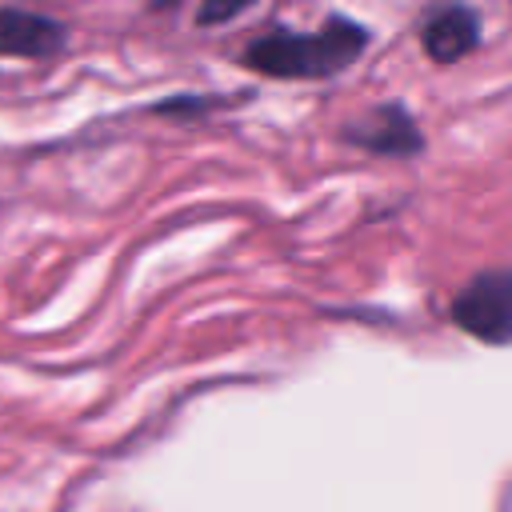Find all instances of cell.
I'll return each instance as SVG.
<instances>
[{"label":"cell","mask_w":512,"mask_h":512,"mask_svg":"<svg viewBox=\"0 0 512 512\" xmlns=\"http://www.w3.org/2000/svg\"><path fill=\"white\" fill-rule=\"evenodd\" d=\"M368 44V32L348 20V16H332L320 32H288V28H272L264 36H256L244 48V60L252 72L260 76H276V80H316V76H332L340 68H348Z\"/></svg>","instance_id":"1"},{"label":"cell","mask_w":512,"mask_h":512,"mask_svg":"<svg viewBox=\"0 0 512 512\" xmlns=\"http://www.w3.org/2000/svg\"><path fill=\"white\" fill-rule=\"evenodd\" d=\"M452 320L484 344H512V268L472 276L452 300Z\"/></svg>","instance_id":"2"},{"label":"cell","mask_w":512,"mask_h":512,"mask_svg":"<svg viewBox=\"0 0 512 512\" xmlns=\"http://www.w3.org/2000/svg\"><path fill=\"white\" fill-rule=\"evenodd\" d=\"M64 44V24L28 8H0V56H24L40 60L60 52Z\"/></svg>","instance_id":"3"},{"label":"cell","mask_w":512,"mask_h":512,"mask_svg":"<svg viewBox=\"0 0 512 512\" xmlns=\"http://www.w3.org/2000/svg\"><path fill=\"white\" fill-rule=\"evenodd\" d=\"M420 44H424V52H428L436 64H452V60L468 56V52L480 44V20H476L472 8H460V4L440 8V12H432V16L424 20Z\"/></svg>","instance_id":"4"},{"label":"cell","mask_w":512,"mask_h":512,"mask_svg":"<svg viewBox=\"0 0 512 512\" xmlns=\"http://www.w3.org/2000/svg\"><path fill=\"white\" fill-rule=\"evenodd\" d=\"M348 136L356 144H364L372 152H388V156H408L420 148V132L404 108H380L368 116V124H356Z\"/></svg>","instance_id":"5"}]
</instances>
